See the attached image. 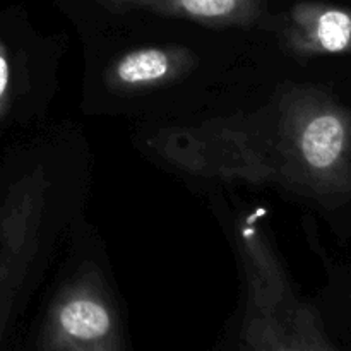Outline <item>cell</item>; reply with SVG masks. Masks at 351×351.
Instances as JSON below:
<instances>
[{
    "mask_svg": "<svg viewBox=\"0 0 351 351\" xmlns=\"http://www.w3.org/2000/svg\"><path fill=\"white\" fill-rule=\"evenodd\" d=\"M274 167L280 184L319 199L351 195V112L315 88L278 105Z\"/></svg>",
    "mask_w": 351,
    "mask_h": 351,
    "instance_id": "obj_1",
    "label": "cell"
},
{
    "mask_svg": "<svg viewBox=\"0 0 351 351\" xmlns=\"http://www.w3.org/2000/svg\"><path fill=\"white\" fill-rule=\"evenodd\" d=\"M43 351H123L122 329L95 269L82 271L55 295L41 335Z\"/></svg>",
    "mask_w": 351,
    "mask_h": 351,
    "instance_id": "obj_2",
    "label": "cell"
},
{
    "mask_svg": "<svg viewBox=\"0 0 351 351\" xmlns=\"http://www.w3.org/2000/svg\"><path fill=\"white\" fill-rule=\"evenodd\" d=\"M242 351H338L329 343L317 312L295 297L249 302Z\"/></svg>",
    "mask_w": 351,
    "mask_h": 351,
    "instance_id": "obj_3",
    "label": "cell"
},
{
    "mask_svg": "<svg viewBox=\"0 0 351 351\" xmlns=\"http://www.w3.org/2000/svg\"><path fill=\"white\" fill-rule=\"evenodd\" d=\"M281 47L300 58L351 53V9L326 2H297L280 24Z\"/></svg>",
    "mask_w": 351,
    "mask_h": 351,
    "instance_id": "obj_4",
    "label": "cell"
},
{
    "mask_svg": "<svg viewBox=\"0 0 351 351\" xmlns=\"http://www.w3.org/2000/svg\"><path fill=\"white\" fill-rule=\"evenodd\" d=\"M197 65V57L185 47H143L120 55L105 74L117 93H143L184 77Z\"/></svg>",
    "mask_w": 351,
    "mask_h": 351,
    "instance_id": "obj_5",
    "label": "cell"
},
{
    "mask_svg": "<svg viewBox=\"0 0 351 351\" xmlns=\"http://www.w3.org/2000/svg\"><path fill=\"white\" fill-rule=\"evenodd\" d=\"M115 12L149 10L216 27L252 26L263 17L264 0H95Z\"/></svg>",
    "mask_w": 351,
    "mask_h": 351,
    "instance_id": "obj_6",
    "label": "cell"
},
{
    "mask_svg": "<svg viewBox=\"0 0 351 351\" xmlns=\"http://www.w3.org/2000/svg\"><path fill=\"white\" fill-rule=\"evenodd\" d=\"M38 215L31 209H9L0 213V329L5 317L16 273L24 259H29L34 243Z\"/></svg>",
    "mask_w": 351,
    "mask_h": 351,
    "instance_id": "obj_7",
    "label": "cell"
},
{
    "mask_svg": "<svg viewBox=\"0 0 351 351\" xmlns=\"http://www.w3.org/2000/svg\"><path fill=\"white\" fill-rule=\"evenodd\" d=\"M9 84H10V69H9V53L0 40V119L9 112Z\"/></svg>",
    "mask_w": 351,
    "mask_h": 351,
    "instance_id": "obj_8",
    "label": "cell"
}]
</instances>
